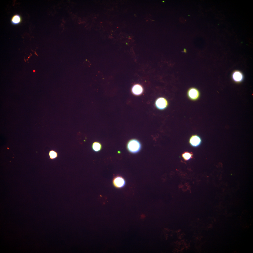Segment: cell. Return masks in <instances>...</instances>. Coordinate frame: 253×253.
<instances>
[{"instance_id": "cell-1", "label": "cell", "mask_w": 253, "mask_h": 253, "mask_svg": "<svg viewBox=\"0 0 253 253\" xmlns=\"http://www.w3.org/2000/svg\"><path fill=\"white\" fill-rule=\"evenodd\" d=\"M128 150L130 153H135L139 152L141 148L140 142L135 139H132L128 142L127 145Z\"/></svg>"}, {"instance_id": "cell-2", "label": "cell", "mask_w": 253, "mask_h": 253, "mask_svg": "<svg viewBox=\"0 0 253 253\" xmlns=\"http://www.w3.org/2000/svg\"><path fill=\"white\" fill-rule=\"evenodd\" d=\"M188 98L190 100L195 101L198 99L200 96L199 91L196 88L191 87L188 90L187 93Z\"/></svg>"}, {"instance_id": "cell-3", "label": "cell", "mask_w": 253, "mask_h": 253, "mask_svg": "<svg viewBox=\"0 0 253 253\" xmlns=\"http://www.w3.org/2000/svg\"><path fill=\"white\" fill-rule=\"evenodd\" d=\"M155 105L158 109L163 110L167 107L168 103L167 100L164 98L160 97L157 99L155 102Z\"/></svg>"}, {"instance_id": "cell-4", "label": "cell", "mask_w": 253, "mask_h": 253, "mask_svg": "<svg viewBox=\"0 0 253 253\" xmlns=\"http://www.w3.org/2000/svg\"><path fill=\"white\" fill-rule=\"evenodd\" d=\"M231 77L233 81L238 83L242 82L244 78V75L242 73L238 70L234 71L233 72Z\"/></svg>"}, {"instance_id": "cell-5", "label": "cell", "mask_w": 253, "mask_h": 253, "mask_svg": "<svg viewBox=\"0 0 253 253\" xmlns=\"http://www.w3.org/2000/svg\"><path fill=\"white\" fill-rule=\"evenodd\" d=\"M201 142V138L198 135H193L190 138L189 143L191 145L194 147L198 146Z\"/></svg>"}, {"instance_id": "cell-6", "label": "cell", "mask_w": 253, "mask_h": 253, "mask_svg": "<svg viewBox=\"0 0 253 253\" xmlns=\"http://www.w3.org/2000/svg\"><path fill=\"white\" fill-rule=\"evenodd\" d=\"M113 182L114 185L118 188H121L123 187L125 184L124 179L122 177L118 176L114 179Z\"/></svg>"}, {"instance_id": "cell-7", "label": "cell", "mask_w": 253, "mask_h": 253, "mask_svg": "<svg viewBox=\"0 0 253 253\" xmlns=\"http://www.w3.org/2000/svg\"><path fill=\"white\" fill-rule=\"evenodd\" d=\"M143 89L142 87L140 85L136 84L134 85L132 88V91L135 95H138L143 92Z\"/></svg>"}, {"instance_id": "cell-8", "label": "cell", "mask_w": 253, "mask_h": 253, "mask_svg": "<svg viewBox=\"0 0 253 253\" xmlns=\"http://www.w3.org/2000/svg\"><path fill=\"white\" fill-rule=\"evenodd\" d=\"M22 20L21 16L19 14H16L12 17L11 20V24L13 25H17L20 24Z\"/></svg>"}, {"instance_id": "cell-9", "label": "cell", "mask_w": 253, "mask_h": 253, "mask_svg": "<svg viewBox=\"0 0 253 253\" xmlns=\"http://www.w3.org/2000/svg\"><path fill=\"white\" fill-rule=\"evenodd\" d=\"M102 146L101 144L98 142H94L92 145V148L93 150L95 152H98L101 149Z\"/></svg>"}, {"instance_id": "cell-10", "label": "cell", "mask_w": 253, "mask_h": 253, "mask_svg": "<svg viewBox=\"0 0 253 253\" xmlns=\"http://www.w3.org/2000/svg\"><path fill=\"white\" fill-rule=\"evenodd\" d=\"M193 154L191 152H184L182 154V156L185 160L187 161L193 157Z\"/></svg>"}, {"instance_id": "cell-11", "label": "cell", "mask_w": 253, "mask_h": 253, "mask_svg": "<svg viewBox=\"0 0 253 253\" xmlns=\"http://www.w3.org/2000/svg\"><path fill=\"white\" fill-rule=\"evenodd\" d=\"M49 159L51 160H54L58 157V153L55 151L52 150L49 152Z\"/></svg>"}, {"instance_id": "cell-12", "label": "cell", "mask_w": 253, "mask_h": 253, "mask_svg": "<svg viewBox=\"0 0 253 253\" xmlns=\"http://www.w3.org/2000/svg\"><path fill=\"white\" fill-rule=\"evenodd\" d=\"M33 71L34 72V71Z\"/></svg>"}]
</instances>
